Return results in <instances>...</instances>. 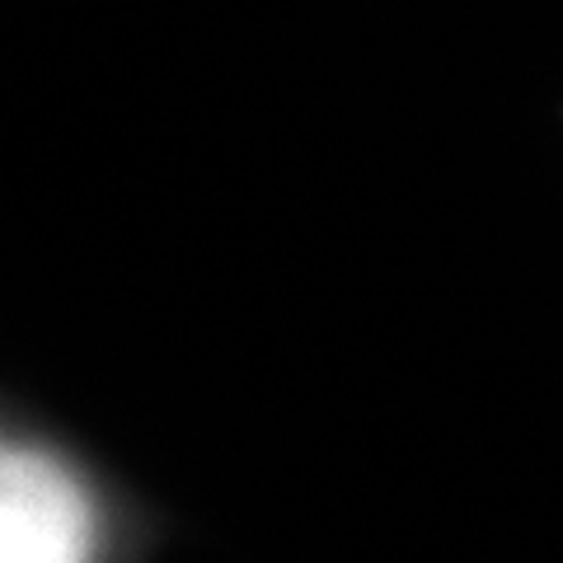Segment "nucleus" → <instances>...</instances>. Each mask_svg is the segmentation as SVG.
Here are the masks:
<instances>
[{"label":"nucleus","mask_w":563,"mask_h":563,"mask_svg":"<svg viewBox=\"0 0 563 563\" xmlns=\"http://www.w3.org/2000/svg\"><path fill=\"white\" fill-rule=\"evenodd\" d=\"M95 503L57 455L0 442V563H95Z\"/></svg>","instance_id":"nucleus-1"}]
</instances>
